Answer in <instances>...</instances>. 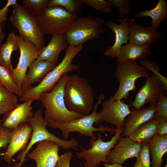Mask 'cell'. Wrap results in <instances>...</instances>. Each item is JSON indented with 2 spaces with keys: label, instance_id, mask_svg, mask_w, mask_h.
Masks as SVG:
<instances>
[{
  "label": "cell",
  "instance_id": "obj_1",
  "mask_svg": "<svg viewBox=\"0 0 167 167\" xmlns=\"http://www.w3.org/2000/svg\"><path fill=\"white\" fill-rule=\"evenodd\" d=\"M83 47L82 45L67 46L61 62L49 72L38 85L32 86L22 92L20 101H40L41 95L51 91L63 75L78 70L79 66L73 64L72 62Z\"/></svg>",
  "mask_w": 167,
  "mask_h": 167
},
{
  "label": "cell",
  "instance_id": "obj_2",
  "mask_svg": "<svg viewBox=\"0 0 167 167\" xmlns=\"http://www.w3.org/2000/svg\"><path fill=\"white\" fill-rule=\"evenodd\" d=\"M64 98L67 107L72 111L87 115L93 110L94 98L92 88L84 77L69 75L65 85Z\"/></svg>",
  "mask_w": 167,
  "mask_h": 167
},
{
  "label": "cell",
  "instance_id": "obj_3",
  "mask_svg": "<svg viewBox=\"0 0 167 167\" xmlns=\"http://www.w3.org/2000/svg\"><path fill=\"white\" fill-rule=\"evenodd\" d=\"M69 75H63L51 91L40 95V101L45 109L44 118L48 122L63 123L85 115L70 110L65 104L64 87Z\"/></svg>",
  "mask_w": 167,
  "mask_h": 167
},
{
  "label": "cell",
  "instance_id": "obj_4",
  "mask_svg": "<svg viewBox=\"0 0 167 167\" xmlns=\"http://www.w3.org/2000/svg\"><path fill=\"white\" fill-rule=\"evenodd\" d=\"M105 98L101 94L98 97V101L94 106L92 111L88 115L79 118L71 120L63 123L48 122L49 125L54 128L60 130L64 140H66L71 132H76L80 135L90 137V140H95L97 136L94 132L96 131H107L111 135H114L116 128L108 126L100 125L98 127L93 126L94 123L99 124L102 120L99 113L97 111L99 105Z\"/></svg>",
  "mask_w": 167,
  "mask_h": 167
},
{
  "label": "cell",
  "instance_id": "obj_5",
  "mask_svg": "<svg viewBox=\"0 0 167 167\" xmlns=\"http://www.w3.org/2000/svg\"><path fill=\"white\" fill-rule=\"evenodd\" d=\"M27 123L32 129L31 138L26 148L20 152L17 157V159L19 162L15 163L13 167H21L22 164L26 160V155L32 146L36 143L44 140L52 141L59 147L64 149L78 150L79 146L75 139L72 138L69 140L61 139L47 130L46 126L49 125V123L43 118V113L41 110L39 109L35 112L33 116L28 119Z\"/></svg>",
  "mask_w": 167,
  "mask_h": 167
},
{
  "label": "cell",
  "instance_id": "obj_6",
  "mask_svg": "<svg viewBox=\"0 0 167 167\" xmlns=\"http://www.w3.org/2000/svg\"><path fill=\"white\" fill-rule=\"evenodd\" d=\"M13 6L9 19L11 24L18 30L23 39L32 43L39 50L42 49L45 46V35L37 17L29 13L18 2Z\"/></svg>",
  "mask_w": 167,
  "mask_h": 167
},
{
  "label": "cell",
  "instance_id": "obj_7",
  "mask_svg": "<svg viewBox=\"0 0 167 167\" xmlns=\"http://www.w3.org/2000/svg\"><path fill=\"white\" fill-rule=\"evenodd\" d=\"M151 75L148 70L135 60L117 63L114 76L119 82V86L113 96L114 100H126L130 92L136 89L135 82L138 79L143 77L147 78Z\"/></svg>",
  "mask_w": 167,
  "mask_h": 167
},
{
  "label": "cell",
  "instance_id": "obj_8",
  "mask_svg": "<svg viewBox=\"0 0 167 167\" xmlns=\"http://www.w3.org/2000/svg\"><path fill=\"white\" fill-rule=\"evenodd\" d=\"M105 20L91 16L77 18L65 34L69 45H83L87 41L98 38L105 31Z\"/></svg>",
  "mask_w": 167,
  "mask_h": 167
},
{
  "label": "cell",
  "instance_id": "obj_9",
  "mask_svg": "<svg viewBox=\"0 0 167 167\" xmlns=\"http://www.w3.org/2000/svg\"><path fill=\"white\" fill-rule=\"evenodd\" d=\"M77 17L62 7L48 6L37 19L43 33L51 36L65 34Z\"/></svg>",
  "mask_w": 167,
  "mask_h": 167
},
{
  "label": "cell",
  "instance_id": "obj_10",
  "mask_svg": "<svg viewBox=\"0 0 167 167\" xmlns=\"http://www.w3.org/2000/svg\"><path fill=\"white\" fill-rule=\"evenodd\" d=\"M123 128H116L115 134L108 141H104L100 133L97 135L95 140H90L91 147L88 149L81 148V151L77 152L76 155L79 159L85 161L84 167H98L101 162L109 163L107 157L111 150L121 137Z\"/></svg>",
  "mask_w": 167,
  "mask_h": 167
},
{
  "label": "cell",
  "instance_id": "obj_11",
  "mask_svg": "<svg viewBox=\"0 0 167 167\" xmlns=\"http://www.w3.org/2000/svg\"><path fill=\"white\" fill-rule=\"evenodd\" d=\"M20 50V56L18 64L10 75L14 82L21 90L23 81L26 75L28 68L38 57L39 49L31 42L16 35Z\"/></svg>",
  "mask_w": 167,
  "mask_h": 167
},
{
  "label": "cell",
  "instance_id": "obj_12",
  "mask_svg": "<svg viewBox=\"0 0 167 167\" xmlns=\"http://www.w3.org/2000/svg\"><path fill=\"white\" fill-rule=\"evenodd\" d=\"M101 104L102 108L99 113L102 121L123 128L126 118L131 112L129 105L122 100H114L113 96Z\"/></svg>",
  "mask_w": 167,
  "mask_h": 167
},
{
  "label": "cell",
  "instance_id": "obj_13",
  "mask_svg": "<svg viewBox=\"0 0 167 167\" xmlns=\"http://www.w3.org/2000/svg\"><path fill=\"white\" fill-rule=\"evenodd\" d=\"M167 90L162 83L152 74L147 78L135 99L130 102L129 105L135 109L143 107L148 103L157 105L160 93Z\"/></svg>",
  "mask_w": 167,
  "mask_h": 167
},
{
  "label": "cell",
  "instance_id": "obj_14",
  "mask_svg": "<svg viewBox=\"0 0 167 167\" xmlns=\"http://www.w3.org/2000/svg\"><path fill=\"white\" fill-rule=\"evenodd\" d=\"M59 146L55 142L44 140L38 143L27 155L36 162V167H55L59 157Z\"/></svg>",
  "mask_w": 167,
  "mask_h": 167
},
{
  "label": "cell",
  "instance_id": "obj_15",
  "mask_svg": "<svg viewBox=\"0 0 167 167\" xmlns=\"http://www.w3.org/2000/svg\"><path fill=\"white\" fill-rule=\"evenodd\" d=\"M142 143L132 141L128 136L121 137L107 157L109 163L122 165L126 160L137 157Z\"/></svg>",
  "mask_w": 167,
  "mask_h": 167
},
{
  "label": "cell",
  "instance_id": "obj_16",
  "mask_svg": "<svg viewBox=\"0 0 167 167\" xmlns=\"http://www.w3.org/2000/svg\"><path fill=\"white\" fill-rule=\"evenodd\" d=\"M32 133L31 126L27 122L22 123L12 130L9 143L2 154L5 161L10 163L13 156L27 147Z\"/></svg>",
  "mask_w": 167,
  "mask_h": 167
},
{
  "label": "cell",
  "instance_id": "obj_17",
  "mask_svg": "<svg viewBox=\"0 0 167 167\" xmlns=\"http://www.w3.org/2000/svg\"><path fill=\"white\" fill-rule=\"evenodd\" d=\"M129 42L143 45L154 43L163 36V33L153 29L150 26L144 27L135 22L133 19H128Z\"/></svg>",
  "mask_w": 167,
  "mask_h": 167
},
{
  "label": "cell",
  "instance_id": "obj_18",
  "mask_svg": "<svg viewBox=\"0 0 167 167\" xmlns=\"http://www.w3.org/2000/svg\"><path fill=\"white\" fill-rule=\"evenodd\" d=\"M32 102L29 100L21 104H16L4 115L2 126L12 130L21 124L27 122L33 114L32 111Z\"/></svg>",
  "mask_w": 167,
  "mask_h": 167
},
{
  "label": "cell",
  "instance_id": "obj_19",
  "mask_svg": "<svg viewBox=\"0 0 167 167\" xmlns=\"http://www.w3.org/2000/svg\"><path fill=\"white\" fill-rule=\"evenodd\" d=\"M128 18H124L119 24L111 20L105 21V25L112 30L115 34V40L113 45L107 48L104 52L105 56L112 58H117L120 49L124 44L127 43L128 41L129 29Z\"/></svg>",
  "mask_w": 167,
  "mask_h": 167
},
{
  "label": "cell",
  "instance_id": "obj_20",
  "mask_svg": "<svg viewBox=\"0 0 167 167\" xmlns=\"http://www.w3.org/2000/svg\"><path fill=\"white\" fill-rule=\"evenodd\" d=\"M157 105L150 104L147 108L132 109L126 118L121 137L127 136L139 126L152 118Z\"/></svg>",
  "mask_w": 167,
  "mask_h": 167
},
{
  "label": "cell",
  "instance_id": "obj_21",
  "mask_svg": "<svg viewBox=\"0 0 167 167\" xmlns=\"http://www.w3.org/2000/svg\"><path fill=\"white\" fill-rule=\"evenodd\" d=\"M65 34L51 36V40L46 46L39 50L38 60L47 61L56 66L61 52L67 47Z\"/></svg>",
  "mask_w": 167,
  "mask_h": 167
},
{
  "label": "cell",
  "instance_id": "obj_22",
  "mask_svg": "<svg viewBox=\"0 0 167 167\" xmlns=\"http://www.w3.org/2000/svg\"><path fill=\"white\" fill-rule=\"evenodd\" d=\"M56 66L47 61L37 59L34 61L28 67V71L23 81L21 92L35 83L40 82Z\"/></svg>",
  "mask_w": 167,
  "mask_h": 167
},
{
  "label": "cell",
  "instance_id": "obj_23",
  "mask_svg": "<svg viewBox=\"0 0 167 167\" xmlns=\"http://www.w3.org/2000/svg\"><path fill=\"white\" fill-rule=\"evenodd\" d=\"M152 44L138 45L129 42L121 47L117 57V63H123L137 59H146L152 54Z\"/></svg>",
  "mask_w": 167,
  "mask_h": 167
},
{
  "label": "cell",
  "instance_id": "obj_24",
  "mask_svg": "<svg viewBox=\"0 0 167 167\" xmlns=\"http://www.w3.org/2000/svg\"><path fill=\"white\" fill-rule=\"evenodd\" d=\"M147 143L152 158L151 167H162L163 157L167 152V135L160 136L156 134Z\"/></svg>",
  "mask_w": 167,
  "mask_h": 167
},
{
  "label": "cell",
  "instance_id": "obj_25",
  "mask_svg": "<svg viewBox=\"0 0 167 167\" xmlns=\"http://www.w3.org/2000/svg\"><path fill=\"white\" fill-rule=\"evenodd\" d=\"M149 17L152 19L150 26L158 31L162 21L167 17V2L165 0H159L153 8L141 11L136 12L134 17L135 19L139 17Z\"/></svg>",
  "mask_w": 167,
  "mask_h": 167
},
{
  "label": "cell",
  "instance_id": "obj_26",
  "mask_svg": "<svg viewBox=\"0 0 167 167\" xmlns=\"http://www.w3.org/2000/svg\"><path fill=\"white\" fill-rule=\"evenodd\" d=\"M16 35L12 31L6 42L0 45V65L10 74L13 69L11 62L12 52L19 48Z\"/></svg>",
  "mask_w": 167,
  "mask_h": 167
},
{
  "label": "cell",
  "instance_id": "obj_27",
  "mask_svg": "<svg viewBox=\"0 0 167 167\" xmlns=\"http://www.w3.org/2000/svg\"><path fill=\"white\" fill-rule=\"evenodd\" d=\"M159 123L152 118L137 128L128 136L134 142L147 143L156 134Z\"/></svg>",
  "mask_w": 167,
  "mask_h": 167
},
{
  "label": "cell",
  "instance_id": "obj_28",
  "mask_svg": "<svg viewBox=\"0 0 167 167\" xmlns=\"http://www.w3.org/2000/svg\"><path fill=\"white\" fill-rule=\"evenodd\" d=\"M17 95L0 86V115H4L17 103Z\"/></svg>",
  "mask_w": 167,
  "mask_h": 167
},
{
  "label": "cell",
  "instance_id": "obj_29",
  "mask_svg": "<svg viewBox=\"0 0 167 167\" xmlns=\"http://www.w3.org/2000/svg\"><path fill=\"white\" fill-rule=\"evenodd\" d=\"M49 0H22L23 7L32 15L37 17L48 6Z\"/></svg>",
  "mask_w": 167,
  "mask_h": 167
},
{
  "label": "cell",
  "instance_id": "obj_30",
  "mask_svg": "<svg viewBox=\"0 0 167 167\" xmlns=\"http://www.w3.org/2000/svg\"><path fill=\"white\" fill-rule=\"evenodd\" d=\"M82 5L81 0H49L48 6L61 7L71 14L77 15Z\"/></svg>",
  "mask_w": 167,
  "mask_h": 167
},
{
  "label": "cell",
  "instance_id": "obj_31",
  "mask_svg": "<svg viewBox=\"0 0 167 167\" xmlns=\"http://www.w3.org/2000/svg\"><path fill=\"white\" fill-rule=\"evenodd\" d=\"M167 91L161 92L153 118L159 123L167 120Z\"/></svg>",
  "mask_w": 167,
  "mask_h": 167
},
{
  "label": "cell",
  "instance_id": "obj_32",
  "mask_svg": "<svg viewBox=\"0 0 167 167\" xmlns=\"http://www.w3.org/2000/svg\"><path fill=\"white\" fill-rule=\"evenodd\" d=\"M0 82L2 86L11 92L20 96L21 90L16 85L10 73L0 65Z\"/></svg>",
  "mask_w": 167,
  "mask_h": 167
},
{
  "label": "cell",
  "instance_id": "obj_33",
  "mask_svg": "<svg viewBox=\"0 0 167 167\" xmlns=\"http://www.w3.org/2000/svg\"><path fill=\"white\" fill-rule=\"evenodd\" d=\"M139 63L140 65L148 70L152 71L153 74L162 83L165 88L167 89V78L161 74L160 68L157 64L146 59L139 60Z\"/></svg>",
  "mask_w": 167,
  "mask_h": 167
},
{
  "label": "cell",
  "instance_id": "obj_34",
  "mask_svg": "<svg viewBox=\"0 0 167 167\" xmlns=\"http://www.w3.org/2000/svg\"><path fill=\"white\" fill-rule=\"evenodd\" d=\"M83 4L86 5L95 10L105 13L111 11V5L108 0H81Z\"/></svg>",
  "mask_w": 167,
  "mask_h": 167
},
{
  "label": "cell",
  "instance_id": "obj_35",
  "mask_svg": "<svg viewBox=\"0 0 167 167\" xmlns=\"http://www.w3.org/2000/svg\"><path fill=\"white\" fill-rule=\"evenodd\" d=\"M111 6L118 8V13L120 18L118 20L120 21L124 19V16H127V14L131 11L130 1L128 0H108Z\"/></svg>",
  "mask_w": 167,
  "mask_h": 167
},
{
  "label": "cell",
  "instance_id": "obj_36",
  "mask_svg": "<svg viewBox=\"0 0 167 167\" xmlns=\"http://www.w3.org/2000/svg\"><path fill=\"white\" fill-rule=\"evenodd\" d=\"M143 167H151L150 156L148 143H143L141 148L136 158Z\"/></svg>",
  "mask_w": 167,
  "mask_h": 167
},
{
  "label": "cell",
  "instance_id": "obj_37",
  "mask_svg": "<svg viewBox=\"0 0 167 167\" xmlns=\"http://www.w3.org/2000/svg\"><path fill=\"white\" fill-rule=\"evenodd\" d=\"M12 130L0 126V149L7 148L10 141Z\"/></svg>",
  "mask_w": 167,
  "mask_h": 167
},
{
  "label": "cell",
  "instance_id": "obj_38",
  "mask_svg": "<svg viewBox=\"0 0 167 167\" xmlns=\"http://www.w3.org/2000/svg\"><path fill=\"white\" fill-rule=\"evenodd\" d=\"M72 152H67L59 156L55 167H70Z\"/></svg>",
  "mask_w": 167,
  "mask_h": 167
},
{
  "label": "cell",
  "instance_id": "obj_39",
  "mask_svg": "<svg viewBox=\"0 0 167 167\" xmlns=\"http://www.w3.org/2000/svg\"><path fill=\"white\" fill-rule=\"evenodd\" d=\"M18 2L17 0H8L5 6L0 10V23H4L7 19L9 7Z\"/></svg>",
  "mask_w": 167,
  "mask_h": 167
},
{
  "label": "cell",
  "instance_id": "obj_40",
  "mask_svg": "<svg viewBox=\"0 0 167 167\" xmlns=\"http://www.w3.org/2000/svg\"><path fill=\"white\" fill-rule=\"evenodd\" d=\"M156 134L160 136L167 135V120L161 122L158 124Z\"/></svg>",
  "mask_w": 167,
  "mask_h": 167
},
{
  "label": "cell",
  "instance_id": "obj_41",
  "mask_svg": "<svg viewBox=\"0 0 167 167\" xmlns=\"http://www.w3.org/2000/svg\"><path fill=\"white\" fill-rule=\"evenodd\" d=\"M4 26V23H0V45L5 38L6 34L3 30Z\"/></svg>",
  "mask_w": 167,
  "mask_h": 167
},
{
  "label": "cell",
  "instance_id": "obj_42",
  "mask_svg": "<svg viewBox=\"0 0 167 167\" xmlns=\"http://www.w3.org/2000/svg\"><path fill=\"white\" fill-rule=\"evenodd\" d=\"M122 165L116 163H104V167H122Z\"/></svg>",
  "mask_w": 167,
  "mask_h": 167
},
{
  "label": "cell",
  "instance_id": "obj_43",
  "mask_svg": "<svg viewBox=\"0 0 167 167\" xmlns=\"http://www.w3.org/2000/svg\"><path fill=\"white\" fill-rule=\"evenodd\" d=\"M133 167H143L141 164L138 161H136L135 164L133 165Z\"/></svg>",
  "mask_w": 167,
  "mask_h": 167
},
{
  "label": "cell",
  "instance_id": "obj_44",
  "mask_svg": "<svg viewBox=\"0 0 167 167\" xmlns=\"http://www.w3.org/2000/svg\"><path fill=\"white\" fill-rule=\"evenodd\" d=\"M2 119L0 118V126H2Z\"/></svg>",
  "mask_w": 167,
  "mask_h": 167
},
{
  "label": "cell",
  "instance_id": "obj_45",
  "mask_svg": "<svg viewBox=\"0 0 167 167\" xmlns=\"http://www.w3.org/2000/svg\"><path fill=\"white\" fill-rule=\"evenodd\" d=\"M164 167H167V164H166L165 165Z\"/></svg>",
  "mask_w": 167,
  "mask_h": 167
},
{
  "label": "cell",
  "instance_id": "obj_46",
  "mask_svg": "<svg viewBox=\"0 0 167 167\" xmlns=\"http://www.w3.org/2000/svg\"><path fill=\"white\" fill-rule=\"evenodd\" d=\"M2 86V85L1 82H0V86Z\"/></svg>",
  "mask_w": 167,
  "mask_h": 167
},
{
  "label": "cell",
  "instance_id": "obj_47",
  "mask_svg": "<svg viewBox=\"0 0 167 167\" xmlns=\"http://www.w3.org/2000/svg\"></svg>",
  "mask_w": 167,
  "mask_h": 167
}]
</instances>
